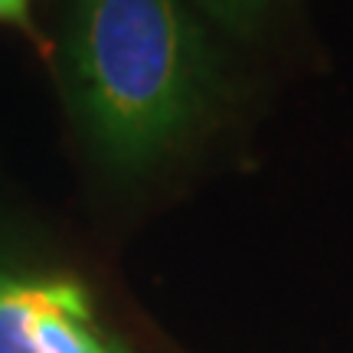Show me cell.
<instances>
[{
  "mask_svg": "<svg viewBox=\"0 0 353 353\" xmlns=\"http://www.w3.org/2000/svg\"><path fill=\"white\" fill-rule=\"evenodd\" d=\"M69 79L99 151L144 167L196 125L213 59L176 0H72Z\"/></svg>",
  "mask_w": 353,
  "mask_h": 353,
  "instance_id": "obj_1",
  "label": "cell"
},
{
  "mask_svg": "<svg viewBox=\"0 0 353 353\" xmlns=\"http://www.w3.org/2000/svg\"><path fill=\"white\" fill-rule=\"evenodd\" d=\"M0 353H131L72 278L0 272Z\"/></svg>",
  "mask_w": 353,
  "mask_h": 353,
  "instance_id": "obj_2",
  "label": "cell"
},
{
  "mask_svg": "<svg viewBox=\"0 0 353 353\" xmlns=\"http://www.w3.org/2000/svg\"><path fill=\"white\" fill-rule=\"evenodd\" d=\"M200 3L232 33H249L265 13V0H200Z\"/></svg>",
  "mask_w": 353,
  "mask_h": 353,
  "instance_id": "obj_3",
  "label": "cell"
},
{
  "mask_svg": "<svg viewBox=\"0 0 353 353\" xmlns=\"http://www.w3.org/2000/svg\"><path fill=\"white\" fill-rule=\"evenodd\" d=\"M0 23L20 26V30H26V33H33L30 0H0Z\"/></svg>",
  "mask_w": 353,
  "mask_h": 353,
  "instance_id": "obj_4",
  "label": "cell"
}]
</instances>
